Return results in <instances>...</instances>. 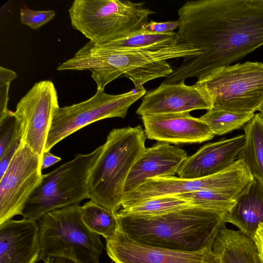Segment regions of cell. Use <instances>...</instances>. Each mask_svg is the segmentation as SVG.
<instances>
[{
	"label": "cell",
	"instance_id": "obj_1",
	"mask_svg": "<svg viewBox=\"0 0 263 263\" xmlns=\"http://www.w3.org/2000/svg\"><path fill=\"white\" fill-rule=\"evenodd\" d=\"M178 14L179 41L202 53L183 60L164 83L199 80L263 46V0L188 1Z\"/></svg>",
	"mask_w": 263,
	"mask_h": 263
},
{
	"label": "cell",
	"instance_id": "obj_2",
	"mask_svg": "<svg viewBox=\"0 0 263 263\" xmlns=\"http://www.w3.org/2000/svg\"><path fill=\"white\" fill-rule=\"evenodd\" d=\"M201 53V50L182 42L151 51L112 49L89 41L66 61L64 66L66 70L90 71L97 90H104L108 83L121 76L129 79L135 89H140L146 82L167 78L173 72L167 60H186Z\"/></svg>",
	"mask_w": 263,
	"mask_h": 263
},
{
	"label": "cell",
	"instance_id": "obj_3",
	"mask_svg": "<svg viewBox=\"0 0 263 263\" xmlns=\"http://www.w3.org/2000/svg\"><path fill=\"white\" fill-rule=\"evenodd\" d=\"M225 213L190 205L163 215L141 216L117 212L119 231L147 246L196 252L212 249Z\"/></svg>",
	"mask_w": 263,
	"mask_h": 263
},
{
	"label": "cell",
	"instance_id": "obj_4",
	"mask_svg": "<svg viewBox=\"0 0 263 263\" xmlns=\"http://www.w3.org/2000/svg\"><path fill=\"white\" fill-rule=\"evenodd\" d=\"M141 125L112 129L90 174L88 198L114 212L121 208L128 174L146 148Z\"/></svg>",
	"mask_w": 263,
	"mask_h": 263
},
{
	"label": "cell",
	"instance_id": "obj_5",
	"mask_svg": "<svg viewBox=\"0 0 263 263\" xmlns=\"http://www.w3.org/2000/svg\"><path fill=\"white\" fill-rule=\"evenodd\" d=\"M144 5L123 0H75L68 13L73 29L102 46L139 32L155 13Z\"/></svg>",
	"mask_w": 263,
	"mask_h": 263
},
{
	"label": "cell",
	"instance_id": "obj_6",
	"mask_svg": "<svg viewBox=\"0 0 263 263\" xmlns=\"http://www.w3.org/2000/svg\"><path fill=\"white\" fill-rule=\"evenodd\" d=\"M79 204L55 210L39 220L38 261L62 257L76 263H99L104 247L100 235L85 223Z\"/></svg>",
	"mask_w": 263,
	"mask_h": 263
},
{
	"label": "cell",
	"instance_id": "obj_7",
	"mask_svg": "<svg viewBox=\"0 0 263 263\" xmlns=\"http://www.w3.org/2000/svg\"><path fill=\"white\" fill-rule=\"evenodd\" d=\"M103 145L87 154L74 158L42 179L23 208L24 219L35 221L46 213L88 198V180L90 172L100 155Z\"/></svg>",
	"mask_w": 263,
	"mask_h": 263
},
{
	"label": "cell",
	"instance_id": "obj_8",
	"mask_svg": "<svg viewBox=\"0 0 263 263\" xmlns=\"http://www.w3.org/2000/svg\"><path fill=\"white\" fill-rule=\"evenodd\" d=\"M212 108L255 113L263 102V63L247 61L219 68L197 80Z\"/></svg>",
	"mask_w": 263,
	"mask_h": 263
},
{
	"label": "cell",
	"instance_id": "obj_9",
	"mask_svg": "<svg viewBox=\"0 0 263 263\" xmlns=\"http://www.w3.org/2000/svg\"><path fill=\"white\" fill-rule=\"evenodd\" d=\"M248 168L240 159L214 175L197 179L170 176L150 179L124 195L121 208H126L152 198L200 190L223 192L236 199L253 180Z\"/></svg>",
	"mask_w": 263,
	"mask_h": 263
},
{
	"label": "cell",
	"instance_id": "obj_10",
	"mask_svg": "<svg viewBox=\"0 0 263 263\" xmlns=\"http://www.w3.org/2000/svg\"><path fill=\"white\" fill-rule=\"evenodd\" d=\"M143 87L119 95L97 90L89 99L54 110L48 132L45 152L63 139L89 124L111 118L126 117L130 106L146 93Z\"/></svg>",
	"mask_w": 263,
	"mask_h": 263
},
{
	"label": "cell",
	"instance_id": "obj_11",
	"mask_svg": "<svg viewBox=\"0 0 263 263\" xmlns=\"http://www.w3.org/2000/svg\"><path fill=\"white\" fill-rule=\"evenodd\" d=\"M41 162L39 155L20 143L0 179V224L21 215L25 203L42 180Z\"/></svg>",
	"mask_w": 263,
	"mask_h": 263
},
{
	"label": "cell",
	"instance_id": "obj_12",
	"mask_svg": "<svg viewBox=\"0 0 263 263\" xmlns=\"http://www.w3.org/2000/svg\"><path fill=\"white\" fill-rule=\"evenodd\" d=\"M58 107L54 84L44 80L34 84L20 100L13 112L21 126V142L42 159L53 115Z\"/></svg>",
	"mask_w": 263,
	"mask_h": 263
},
{
	"label": "cell",
	"instance_id": "obj_13",
	"mask_svg": "<svg viewBox=\"0 0 263 263\" xmlns=\"http://www.w3.org/2000/svg\"><path fill=\"white\" fill-rule=\"evenodd\" d=\"M106 241L107 253L115 263H217L212 249L187 252L147 246L131 240L119 230Z\"/></svg>",
	"mask_w": 263,
	"mask_h": 263
},
{
	"label": "cell",
	"instance_id": "obj_14",
	"mask_svg": "<svg viewBox=\"0 0 263 263\" xmlns=\"http://www.w3.org/2000/svg\"><path fill=\"white\" fill-rule=\"evenodd\" d=\"M212 107L210 100L200 87L195 84L187 85L181 81L175 83L163 82L147 92L136 113L142 117L208 110Z\"/></svg>",
	"mask_w": 263,
	"mask_h": 263
},
{
	"label": "cell",
	"instance_id": "obj_15",
	"mask_svg": "<svg viewBox=\"0 0 263 263\" xmlns=\"http://www.w3.org/2000/svg\"><path fill=\"white\" fill-rule=\"evenodd\" d=\"M141 119L146 138L158 142L200 143L215 136L209 125L190 112L142 116Z\"/></svg>",
	"mask_w": 263,
	"mask_h": 263
},
{
	"label": "cell",
	"instance_id": "obj_16",
	"mask_svg": "<svg viewBox=\"0 0 263 263\" xmlns=\"http://www.w3.org/2000/svg\"><path fill=\"white\" fill-rule=\"evenodd\" d=\"M245 137L240 135L231 138L209 143L187 157L177 174L183 179H197L210 176L224 170L237 158Z\"/></svg>",
	"mask_w": 263,
	"mask_h": 263
},
{
	"label": "cell",
	"instance_id": "obj_17",
	"mask_svg": "<svg viewBox=\"0 0 263 263\" xmlns=\"http://www.w3.org/2000/svg\"><path fill=\"white\" fill-rule=\"evenodd\" d=\"M187 157L185 151L165 142L145 148L128 174L124 195L150 179L174 176Z\"/></svg>",
	"mask_w": 263,
	"mask_h": 263
},
{
	"label": "cell",
	"instance_id": "obj_18",
	"mask_svg": "<svg viewBox=\"0 0 263 263\" xmlns=\"http://www.w3.org/2000/svg\"><path fill=\"white\" fill-rule=\"evenodd\" d=\"M40 253L37 221L11 219L0 224V263H36Z\"/></svg>",
	"mask_w": 263,
	"mask_h": 263
},
{
	"label": "cell",
	"instance_id": "obj_19",
	"mask_svg": "<svg viewBox=\"0 0 263 263\" xmlns=\"http://www.w3.org/2000/svg\"><path fill=\"white\" fill-rule=\"evenodd\" d=\"M223 220L253 239L259 224L263 223V187L256 179L253 178L236 199Z\"/></svg>",
	"mask_w": 263,
	"mask_h": 263
},
{
	"label": "cell",
	"instance_id": "obj_20",
	"mask_svg": "<svg viewBox=\"0 0 263 263\" xmlns=\"http://www.w3.org/2000/svg\"><path fill=\"white\" fill-rule=\"evenodd\" d=\"M212 250L217 263H261L253 240L226 226L218 234Z\"/></svg>",
	"mask_w": 263,
	"mask_h": 263
},
{
	"label": "cell",
	"instance_id": "obj_21",
	"mask_svg": "<svg viewBox=\"0 0 263 263\" xmlns=\"http://www.w3.org/2000/svg\"><path fill=\"white\" fill-rule=\"evenodd\" d=\"M242 129L245 142L237 159L243 161L263 187V117L255 114Z\"/></svg>",
	"mask_w": 263,
	"mask_h": 263
},
{
	"label": "cell",
	"instance_id": "obj_22",
	"mask_svg": "<svg viewBox=\"0 0 263 263\" xmlns=\"http://www.w3.org/2000/svg\"><path fill=\"white\" fill-rule=\"evenodd\" d=\"M180 42L175 32L155 33L140 31L126 38L102 47L117 50L156 51L174 46Z\"/></svg>",
	"mask_w": 263,
	"mask_h": 263
},
{
	"label": "cell",
	"instance_id": "obj_23",
	"mask_svg": "<svg viewBox=\"0 0 263 263\" xmlns=\"http://www.w3.org/2000/svg\"><path fill=\"white\" fill-rule=\"evenodd\" d=\"M83 220L93 232L106 240L112 239L119 230L117 212L109 210L90 200L81 206Z\"/></svg>",
	"mask_w": 263,
	"mask_h": 263
},
{
	"label": "cell",
	"instance_id": "obj_24",
	"mask_svg": "<svg viewBox=\"0 0 263 263\" xmlns=\"http://www.w3.org/2000/svg\"><path fill=\"white\" fill-rule=\"evenodd\" d=\"M254 114L212 108L199 119L209 126L215 136H221L242 128Z\"/></svg>",
	"mask_w": 263,
	"mask_h": 263
},
{
	"label": "cell",
	"instance_id": "obj_25",
	"mask_svg": "<svg viewBox=\"0 0 263 263\" xmlns=\"http://www.w3.org/2000/svg\"><path fill=\"white\" fill-rule=\"evenodd\" d=\"M192 205L186 200L175 195L152 198L118 212L125 215L154 216L163 215Z\"/></svg>",
	"mask_w": 263,
	"mask_h": 263
},
{
	"label": "cell",
	"instance_id": "obj_26",
	"mask_svg": "<svg viewBox=\"0 0 263 263\" xmlns=\"http://www.w3.org/2000/svg\"><path fill=\"white\" fill-rule=\"evenodd\" d=\"M191 205L212 209L226 213L234 205L236 199L227 193L213 190H200L175 195Z\"/></svg>",
	"mask_w": 263,
	"mask_h": 263
},
{
	"label": "cell",
	"instance_id": "obj_27",
	"mask_svg": "<svg viewBox=\"0 0 263 263\" xmlns=\"http://www.w3.org/2000/svg\"><path fill=\"white\" fill-rule=\"evenodd\" d=\"M21 138L20 124L13 112L0 120V156L16 139Z\"/></svg>",
	"mask_w": 263,
	"mask_h": 263
},
{
	"label": "cell",
	"instance_id": "obj_28",
	"mask_svg": "<svg viewBox=\"0 0 263 263\" xmlns=\"http://www.w3.org/2000/svg\"><path fill=\"white\" fill-rule=\"evenodd\" d=\"M55 15V13L53 10H33L26 5L20 9L21 23L33 30L39 29L53 19Z\"/></svg>",
	"mask_w": 263,
	"mask_h": 263
},
{
	"label": "cell",
	"instance_id": "obj_29",
	"mask_svg": "<svg viewBox=\"0 0 263 263\" xmlns=\"http://www.w3.org/2000/svg\"><path fill=\"white\" fill-rule=\"evenodd\" d=\"M16 77L15 71L0 66V120L10 113V110L8 108L9 86Z\"/></svg>",
	"mask_w": 263,
	"mask_h": 263
},
{
	"label": "cell",
	"instance_id": "obj_30",
	"mask_svg": "<svg viewBox=\"0 0 263 263\" xmlns=\"http://www.w3.org/2000/svg\"><path fill=\"white\" fill-rule=\"evenodd\" d=\"M180 22L178 20L175 21L157 22L151 20L144 24L141 31L155 33H164L174 32L176 29L179 28Z\"/></svg>",
	"mask_w": 263,
	"mask_h": 263
},
{
	"label": "cell",
	"instance_id": "obj_31",
	"mask_svg": "<svg viewBox=\"0 0 263 263\" xmlns=\"http://www.w3.org/2000/svg\"><path fill=\"white\" fill-rule=\"evenodd\" d=\"M21 138L14 140L6 149L2 156H0V179L3 177L9 165L12 161L20 144Z\"/></svg>",
	"mask_w": 263,
	"mask_h": 263
},
{
	"label": "cell",
	"instance_id": "obj_32",
	"mask_svg": "<svg viewBox=\"0 0 263 263\" xmlns=\"http://www.w3.org/2000/svg\"><path fill=\"white\" fill-rule=\"evenodd\" d=\"M259 255L261 263H263V223L259 224L253 239Z\"/></svg>",
	"mask_w": 263,
	"mask_h": 263
},
{
	"label": "cell",
	"instance_id": "obj_33",
	"mask_svg": "<svg viewBox=\"0 0 263 263\" xmlns=\"http://www.w3.org/2000/svg\"><path fill=\"white\" fill-rule=\"evenodd\" d=\"M61 160L60 157L52 154L50 152H45L41 162L42 170L48 168Z\"/></svg>",
	"mask_w": 263,
	"mask_h": 263
},
{
	"label": "cell",
	"instance_id": "obj_34",
	"mask_svg": "<svg viewBox=\"0 0 263 263\" xmlns=\"http://www.w3.org/2000/svg\"><path fill=\"white\" fill-rule=\"evenodd\" d=\"M44 261V263H76L70 259L62 257H51Z\"/></svg>",
	"mask_w": 263,
	"mask_h": 263
},
{
	"label": "cell",
	"instance_id": "obj_35",
	"mask_svg": "<svg viewBox=\"0 0 263 263\" xmlns=\"http://www.w3.org/2000/svg\"><path fill=\"white\" fill-rule=\"evenodd\" d=\"M257 111H259V113L263 117V102L262 103V104L260 105V106L258 108Z\"/></svg>",
	"mask_w": 263,
	"mask_h": 263
}]
</instances>
